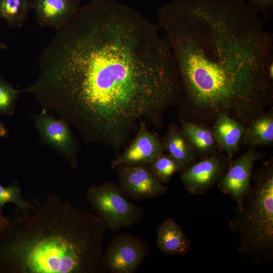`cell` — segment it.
<instances>
[{
    "label": "cell",
    "mask_w": 273,
    "mask_h": 273,
    "mask_svg": "<svg viewBox=\"0 0 273 273\" xmlns=\"http://www.w3.org/2000/svg\"><path fill=\"white\" fill-rule=\"evenodd\" d=\"M23 89L88 141L122 147L181 102L178 67L158 24L116 0L80 7L42 52Z\"/></svg>",
    "instance_id": "1"
},
{
    "label": "cell",
    "mask_w": 273,
    "mask_h": 273,
    "mask_svg": "<svg viewBox=\"0 0 273 273\" xmlns=\"http://www.w3.org/2000/svg\"><path fill=\"white\" fill-rule=\"evenodd\" d=\"M245 0H172L158 10L178 67L183 119L247 124L273 99V35Z\"/></svg>",
    "instance_id": "2"
},
{
    "label": "cell",
    "mask_w": 273,
    "mask_h": 273,
    "mask_svg": "<svg viewBox=\"0 0 273 273\" xmlns=\"http://www.w3.org/2000/svg\"><path fill=\"white\" fill-rule=\"evenodd\" d=\"M14 219L0 218V273H101L106 224L49 194Z\"/></svg>",
    "instance_id": "3"
},
{
    "label": "cell",
    "mask_w": 273,
    "mask_h": 273,
    "mask_svg": "<svg viewBox=\"0 0 273 273\" xmlns=\"http://www.w3.org/2000/svg\"><path fill=\"white\" fill-rule=\"evenodd\" d=\"M242 208L230 222L241 235L238 251L271 258L273 251V162H265L253 177Z\"/></svg>",
    "instance_id": "4"
},
{
    "label": "cell",
    "mask_w": 273,
    "mask_h": 273,
    "mask_svg": "<svg viewBox=\"0 0 273 273\" xmlns=\"http://www.w3.org/2000/svg\"><path fill=\"white\" fill-rule=\"evenodd\" d=\"M86 196L96 215L114 232L139 222L144 214L141 207L130 202L120 188L111 182L90 187Z\"/></svg>",
    "instance_id": "5"
},
{
    "label": "cell",
    "mask_w": 273,
    "mask_h": 273,
    "mask_svg": "<svg viewBox=\"0 0 273 273\" xmlns=\"http://www.w3.org/2000/svg\"><path fill=\"white\" fill-rule=\"evenodd\" d=\"M148 246L140 238L121 233L111 240L103 255V267L111 273H132L148 253Z\"/></svg>",
    "instance_id": "6"
},
{
    "label": "cell",
    "mask_w": 273,
    "mask_h": 273,
    "mask_svg": "<svg viewBox=\"0 0 273 273\" xmlns=\"http://www.w3.org/2000/svg\"><path fill=\"white\" fill-rule=\"evenodd\" d=\"M260 157L261 155L251 146L231 162L226 173L219 180V189L236 202L238 211L242 208L245 198L250 191L254 164Z\"/></svg>",
    "instance_id": "7"
},
{
    "label": "cell",
    "mask_w": 273,
    "mask_h": 273,
    "mask_svg": "<svg viewBox=\"0 0 273 273\" xmlns=\"http://www.w3.org/2000/svg\"><path fill=\"white\" fill-rule=\"evenodd\" d=\"M35 126L43 142L55 149L70 163L77 165V148L69 124L42 110L33 116Z\"/></svg>",
    "instance_id": "8"
},
{
    "label": "cell",
    "mask_w": 273,
    "mask_h": 273,
    "mask_svg": "<svg viewBox=\"0 0 273 273\" xmlns=\"http://www.w3.org/2000/svg\"><path fill=\"white\" fill-rule=\"evenodd\" d=\"M119 187L133 199L151 198L164 194L166 188L158 180L151 167L145 164L117 167Z\"/></svg>",
    "instance_id": "9"
},
{
    "label": "cell",
    "mask_w": 273,
    "mask_h": 273,
    "mask_svg": "<svg viewBox=\"0 0 273 273\" xmlns=\"http://www.w3.org/2000/svg\"><path fill=\"white\" fill-rule=\"evenodd\" d=\"M226 163L225 158L217 152L194 163L185 168L181 174L185 188L191 194H203L220 179Z\"/></svg>",
    "instance_id": "10"
},
{
    "label": "cell",
    "mask_w": 273,
    "mask_h": 273,
    "mask_svg": "<svg viewBox=\"0 0 273 273\" xmlns=\"http://www.w3.org/2000/svg\"><path fill=\"white\" fill-rule=\"evenodd\" d=\"M164 149L159 138L142 124L129 145L112 162L111 167L151 164L163 154Z\"/></svg>",
    "instance_id": "11"
},
{
    "label": "cell",
    "mask_w": 273,
    "mask_h": 273,
    "mask_svg": "<svg viewBox=\"0 0 273 273\" xmlns=\"http://www.w3.org/2000/svg\"><path fill=\"white\" fill-rule=\"evenodd\" d=\"M80 0H30L38 24L56 30L73 16L80 7Z\"/></svg>",
    "instance_id": "12"
},
{
    "label": "cell",
    "mask_w": 273,
    "mask_h": 273,
    "mask_svg": "<svg viewBox=\"0 0 273 273\" xmlns=\"http://www.w3.org/2000/svg\"><path fill=\"white\" fill-rule=\"evenodd\" d=\"M245 129V124L226 113L219 115L213 123L211 130L214 138L218 146L226 154L229 165L238 150Z\"/></svg>",
    "instance_id": "13"
},
{
    "label": "cell",
    "mask_w": 273,
    "mask_h": 273,
    "mask_svg": "<svg viewBox=\"0 0 273 273\" xmlns=\"http://www.w3.org/2000/svg\"><path fill=\"white\" fill-rule=\"evenodd\" d=\"M156 244L163 253L184 255L190 248V241L179 225L173 219L164 220L158 227Z\"/></svg>",
    "instance_id": "14"
},
{
    "label": "cell",
    "mask_w": 273,
    "mask_h": 273,
    "mask_svg": "<svg viewBox=\"0 0 273 273\" xmlns=\"http://www.w3.org/2000/svg\"><path fill=\"white\" fill-rule=\"evenodd\" d=\"M180 130L191 146L203 157L216 152L218 147L211 129L207 125L182 119Z\"/></svg>",
    "instance_id": "15"
},
{
    "label": "cell",
    "mask_w": 273,
    "mask_h": 273,
    "mask_svg": "<svg viewBox=\"0 0 273 273\" xmlns=\"http://www.w3.org/2000/svg\"><path fill=\"white\" fill-rule=\"evenodd\" d=\"M247 124L243 138L246 144L254 147L272 144V111L260 113Z\"/></svg>",
    "instance_id": "16"
},
{
    "label": "cell",
    "mask_w": 273,
    "mask_h": 273,
    "mask_svg": "<svg viewBox=\"0 0 273 273\" xmlns=\"http://www.w3.org/2000/svg\"><path fill=\"white\" fill-rule=\"evenodd\" d=\"M164 145L168 154L181 164L183 169L194 163L197 153L187 141L180 129L175 125L170 126Z\"/></svg>",
    "instance_id": "17"
},
{
    "label": "cell",
    "mask_w": 273,
    "mask_h": 273,
    "mask_svg": "<svg viewBox=\"0 0 273 273\" xmlns=\"http://www.w3.org/2000/svg\"><path fill=\"white\" fill-rule=\"evenodd\" d=\"M31 8L30 0H0V17L14 27L22 26Z\"/></svg>",
    "instance_id": "18"
},
{
    "label": "cell",
    "mask_w": 273,
    "mask_h": 273,
    "mask_svg": "<svg viewBox=\"0 0 273 273\" xmlns=\"http://www.w3.org/2000/svg\"><path fill=\"white\" fill-rule=\"evenodd\" d=\"M9 203L15 204L22 213L30 212L34 206L22 198L20 186L17 181L7 187L0 184V217L4 216L3 208Z\"/></svg>",
    "instance_id": "19"
},
{
    "label": "cell",
    "mask_w": 273,
    "mask_h": 273,
    "mask_svg": "<svg viewBox=\"0 0 273 273\" xmlns=\"http://www.w3.org/2000/svg\"><path fill=\"white\" fill-rule=\"evenodd\" d=\"M150 165L161 183H168L174 173L183 169L181 164L169 154H162Z\"/></svg>",
    "instance_id": "20"
},
{
    "label": "cell",
    "mask_w": 273,
    "mask_h": 273,
    "mask_svg": "<svg viewBox=\"0 0 273 273\" xmlns=\"http://www.w3.org/2000/svg\"><path fill=\"white\" fill-rule=\"evenodd\" d=\"M19 92L0 77V115L14 113Z\"/></svg>",
    "instance_id": "21"
},
{
    "label": "cell",
    "mask_w": 273,
    "mask_h": 273,
    "mask_svg": "<svg viewBox=\"0 0 273 273\" xmlns=\"http://www.w3.org/2000/svg\"><path fill=\"white\" fill-rule=\"evenodd\" d=\"M258 12H261L265 22L267 21L273 10V0H245Z\"/></svg>",
    "instance_id": "22"
},
{
    "label": "cell",
    "mask_w": 273,
    "mask_h": 273,
    "mask_svg": "<svg viewBox=\"0 0 273 273\" xmlns=\"http://www.w3.org/2000/svg\"><path fill=\"white\" fill-rule=\"evenodd\" d=\"M8 135V131L5 125L0 121V138H5Z\"/></svg>",
    "instance_id": "23"
},
{
    "label": "cell",
    "mask_w": 273,
    "mask_h": 273,
    "mask_svg": "<svg viewBox=\"0 0 273 273\" xmlns=\"http://www.w3.org/2000/svg\"><path fill=\"white\" fill-rule=\"evenodd\" d=\"M90 2V3H94V2H100L103 0H89Z\"/></svg>",
    "instance_id": "24"
},
{
    "label": "cell",
    "mask_w": 273,
    "mask_h": 273,
    "mask_svg": "<svg viewBox=\"0 0 273 273\" xmlns=\"http://www.w3.org/2000/svg\"><path fill=\"white\" fill-rule=\"evenodd\" d=\"M4 46L3 44H2L1 43H0V48H4Z\"/></svg>",
    "instance_id": "25"
}]
</instances>
